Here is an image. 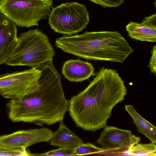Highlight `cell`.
Instances as JSON below:
<instances>
[{"instance_id":"3","label":"cell","mask_w":156,"mask_h":156,"mask_svg":"<svg viewBox=\"0 0 156 156\" xmlns=\"http://www.w3.org/2000/svg\"><path fill=\"white\" fill-rule=\"evenodd\" d=\"M56 46L64 51L90 60L123 62L134 50L117 31H86L57 39Z\"/></svg>"},{"instance_id":"15","label":"cell","mask_w":156,"mask_h":156,"mask_svg":"<svg viewBox=\"0 0 156 156\" xmlns=\"http://www.w3.org/2000/svg\"><path fill=\"white\" fill-rule=\"evenodd\" d=\"M155 144L152 142L147 144L138 143L131 147L123 155L155 156L156 145Z\"/></svg>"},{"instance_id":"19","label":"cell","mask_w":156,"mask_h":156,"mask_svg":"<svg viewBox=\"0 0 156 156\" xmlns=\"http://www.w3.org/2000/svg\"><path fill=\"white\" fill-rule=\"evenodd\" d=\"M103 7H116L122 4L125 0H89Z\"/></svg>"},{"instance_id":"20","label":"cell","mask_w":156,"mask_h":156,"mask_svg":"<svg viewBox=\"0 0 156 156\" xmlns=\"http://www.w3.org/2000/svg\"><path fill=\"white\" fill-rule=\"evenodd\" d=\"M151 57L148 66L150 68L151 73L154 74L156 75V45H155L151 51Z\"/></svg>"},{"instance_id":"13","label":"cell","mask_w":156,"mask_h":156,"mask_svg":"<svg viewBox=\"0 0 156 156\" xmlns=\"http://www.w3.org/2000/svg\"><path fill=\"white\" fill-rule=\"evenodd\" d=\"M50 141L51 145L65 148H75L83 143L80 138L64 124L63 121L59 122L58 128L53 132Z\"/></svg>"},{"instance_id":"8","label":"cell","mask_w":156,"mask_h":156,"mask_svg":"<svg viewBox=\"0 0 156 156\" xmlns=\"http://www.w3.org/2000/svg\"><path fill=\"white\" fill-rule=\"evenodd\" d=\"M140 140V137L133 135L129 130L106 126L101 133L97 143L101 146L103 150L101 154L121 156Z\"/></svg>"},{"instance_id":"11","label":"cell","mask_w":156,"mask_h":156,"mask_svg":"<svg viewBox=\"0 0 156 156\" xmlns=\"http://www.w3.org/2000/svg\"><path fill=\"white\" fill-rule=\"evenodd\" d=\"M126 30L132 39L141 41H156V14L145 17L140 23L131 21Z\"/></svg>"},{"instance_id":"1","label":"cell","mask_w":156,"mask_h":156,"mask_svg":"<svg viewBox=\"0 0 156 156\" xmlns=\"http://www.w3.org/2000/svg\"><path fill=\"white\" fill-rule=\"evenodd\" d=\"M127 93L116 70L101 67L87 87L69 101V115L78 127L95 131L106 126L113 108Z\"/></svg>"},{"instance_id":"18","label":"cell","mask_w":156,"mask_h":156,"mask_svg":"<svg viewBox=\"0 0 156 156\" xmlns=\"http://www.w3.org/2000/svg\"><path fill=\"white\" fill-rule=\"evenodd\" d=\"M37 155L63 156L76 155L74 148H60L58 149L47 152Z\"/></svg>"},{"instance_id":"17","label":"cell","mask_w":156,"mask_h":156,"mask_svg":"<svg viewBox=\"0 0 156 156\" xmlns=\"http://www.w3.org/2000/svg\"><path fill=\"white\" fill-rule=\"evenodd\" d=\"M33 155L26 148H14L0 146V156H27Z\"/></svg>"},{"instance_id":"6","label":"cell","mask_w":156,"mask_h":156,"mask_svg":"<svg viewBox=\"0 0 156 156\" xmlns=\"http://www.w3.org/2000/svg\"><path fill=\"white\" fill-rule=\"evenodd\" d=\"M89 22L85 6L76 2L63 3L53 8L48 15V23L56 32L72 35L86 28Z\"/></svg>"},{"instance_id":"16","label":"cell","mask_w":156,"mask_h":156,"mask_svg":"<svg viewBox=\"0 0 156 156\" xmlns=\"http://www.w3.org/2000/svg\"><path fill=\"white\" fill-rule=\"evenodd\" d=\"M103 151L102 148L98 147L90 143H83L74 148L76 155L96 154L101 155Z\"/></svg>"},{"instance_id":"12","label":"cell","mask_w":156,"mask_h":156,"mask_svg":"<svg viewBox=\"0 0 156 156\" xmlns=\"http://www.w3.org/2000/svg\"><path fill=\"white\" fill-rule=\"evenodd\" d=\"M94 69L90 62L79 59H71L63 64L62 73L65 78L71 82L84 81L93 76Z\"/></svg>"},{"instance_id":"4","label":"cell","mask_w":156,"mask_h":156,"mask_svg":"<svg viewBox=\"0 0 156 156\" xmlns=\"http://www.w3.org/2000/svg\"><path fill=\"white\" fill-rule=\"evenodd\" d=\"M55 55L47 35L38 29H32L20 34L5 64L40 69L47 63L52 62Z\"/></svg>"},{"instance_id":"2","label":"cell","mask_w":156,"mask_h":156,"mask_svg":"<svg viewBox=\"0 0 156 156\" xmlns=\"http://www.w3.org/2000/svg\"><path fill=\"white\" fill-rule=\"evenodd\" d=\"M40 69L38 81L30 91L7 104L8 116L12 122L42 126L63 121L69 102L65 96L61 76L52 62Z\"/></svg>"},{"instance_id":"7","label":"cell","mask_w":156,"mask_h":156,"mask_svg":"<svg viewBox=\"0 0 156 156\" xmlns=\"http://www.w3.org/2000/svg\"><path fill=\"white\" fill-rule=\"evenodd\" d=\"M41 74L40 69L32 68L0 75V95L11 99L23 97L37 83Z\"/></svg>"},{"instance_id":"10","label":"cell","mask_w":156,"mask_h":156,"mask_svg":"<svg viewBox=\"0 0 156 156\" xmlns=\"http://www.w3.org/2000/svg\"><path fill=\"white\" fill-rule=\"evenodd\" d=\"M16 25L0 12V65L5 63L18 41Z\"/></svg>"},{"instance_id":"5","label":"cell","mask_w":156,"mask_h":156,"mask_svg":"<svg viewBox=\"0 0 156 156\" xmlns=\"http://www.w3.org/2000/svg\"><path fill=\"white\" fill-rule=\"evenodd\" d=\"M52 0H0V12L16 26H38L51 11Z\"/></svg>"},{"instance_id":"14","label":"cell","mask_w":156,"mask_h":156,"mask_svg":"<svg viewBox=\"0 0 156 156\" xmlns=\"http://www.w3.org/2000/svg\"><path fill=\"white\" fill-rule=\"evenodd\" d=\"M124 108L132 119L137 131L148 138L151 142L156 143V127L141 116L130 105H125Z\"/></svg>"},{"instance_id":"9","label":"cell","mask_w":156,"mask_h":156,"mask_svg":"<svg viewBox=\"0 0 156 156\" xmlns=\"http://www.w3.org/2000/svg\"><path fill=\"white\" fill-rule=\"evenodd\" d=\"M52 132L46 128L19 130L0 136V146L19 148H26L41 142H49Z\"/></svg>"}]
</instances>
